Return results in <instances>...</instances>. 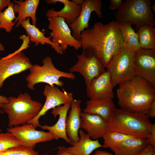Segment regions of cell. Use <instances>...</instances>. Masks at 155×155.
<instances>
[{
  "mask_svg": "<svg viewBox=\"0 0 155 155\" xmlns=\"http://www.w3.org/2000/svg\"><path fill=\"white\" fill-rule=\"evenodd\" d=\"M80 41L83 51L95 54L105 68L124 47L118 24L114 20L106 24L96 23L92 28L82 32Z\"/></svg>",
  "mask_w": 155,
  "mask_h": 155,
  "instance_id": "cell-1",
  "label": "cell"
},
{
  "mask_svg": "<svg viewBox=\"0 0 155 155\" xmlns=\"http://www.w3.org/2000/svg\"><path fill=\"white\" fill-rule=\"evenodd\" d=\"M119 85L116 95L121 108L133 113L148 115L155 100V86L137 76Z\"/></svg>",
  "mask_w": 155,
  "mask_h": 155,
  "instance_id": "cell-2",
  "label": "cell"
},
{
  "mask_svg": "<svg viewBox=\"0 0 155 155\" xmlns=\"http://www.w3.org/2000/svg\"><path fill=\"white\" fill-rule=\"evenodd\" d=\"M149 118L148 115L133 113L115 108L110 119L106 122V131L146 139L150 135L152 124Z\"/></svg>",
  "mask_w": 155,
  "mask_h": 155,
  "instance_id": "cell-3",
  "label": "cell"
},
{
  "mask_svg": "<svg viewBox=\"0 0 155 155\" xmlns=\"http://www.w3.org/2000/svg\"><path fill=\"white\" fill-rule=\"evenodd\" d=\"M8 98V102L2 109L8 115L9 127L28 123L37 115L43 106L40 102L33 100L26 92Z\"/></svg>",
  "mask_w": 155,
  "mask_h": 155,
  "instance_id": "cell-4",
  "label": "cell"
},
{
  "mask_svg": "<svg viewBox=\"0 0 155 155\" xmlns=\"http://www.w3.org/2000/svg\"><path fill=\"white\" fill-rule=\"evenodd\" d=\"M150 0H125L114 14L118 24L134 25L137 30L146 25L155 26L154 14L151 8Z\"/></svg>",
  "mask_w": 155,
  "mask_h": 155,
  "instance_id": "cell-5",
  "label": "cell"
},
{
  "mask_svg": "<svg viewBox=\"0 0 155 155\" xmlns=\"http://www.w3.org/2000/svg\"><path fill=\"white\" fill-rule=\"evenodd\" d=\"M42 63V65L37 64L33 65L29 69V73L26 76L25 80L27 82V87L30 90H34L35 85L40 83H46L51 86L56 85L62 87L64 83L59 80L60 78L63 77L71 80L75 78L73 73L62 71L57 69L50 56L44 58Z\"/></svg>",
  "mask_w": 155,
  "mask_h": 155,
  "instance_id": "cell-6",
  "label": "cell"
},
{
  "mask_svg": "<svg viewBox=\"0 0 155 155\" xmlns=\"http://www.w3.org/2000/svg\"><path fill=\"white\" fill-rule=\"evenodd\" d=\"M135 52L123 47L113 57L106 67L110 73L113 88L135 76Z\"/></svg>",
  "mask_w": 155,
  "mask_h": 155,
  "instance_id": "cell-7",
  "label": "cell"
},
{
  "mask_svg": "<svg viewBox=\"0 0 155 155\" xmlns=\"http://www.w3.org/2000/svg\"><path fill=\"white\" fill-rule=\"evenodd\" d=\"M78 60L69 69L70 72H78L83 77L86 86L105 70L97 56L89 51H84L77 55Z\"/></svg>",
  "mask_w": 155,
  "mask_h": 155,
  "instance_id": "cell-8",
  "label": "cell"
},
{
  "mask_svg": "<svg viewBox=\"0 0 155 155\" xmlns=\"http://www.w3.org/2000/svg\"><path fill=\"white\" fill-rule=\"evenodd\" d=\"M31 123L18 125L7 129V132L11 133L18 140L21 146L26 148L34 149L38 143L55 139L51 133L36 130Z\"/></svg>",
  "mask_w": 155,
  "mask_h": 155,
  "instance_id": "cell-9",
  "label": "cell"
},
{
  "mask_svg": "<svg viewBox=\"0 0 155 155\" xmlns=\"http://www.w3.org/2000/svg\"><path fill=\"white\" fill-rule=\"evenodd\" d=\"M48 28L51 31L49 34L52 41L58 44L63 52L69 46L72 47L78 50L81 47L80 40L75 39L72 36L69 25L64 18L60 16H53L48 18Z\"/></svg>",
  "mask_w": 155,
  "mask_h": 155,
  "instance_id": "cell-10",
  "label": "cell"
},
{
  "mask_svg": "<svg viewBox=\"0 0 155 155\" xmlns=\"http://www.w3.org/2000/svg\"><path fill=\"white\" fill-rule=\"evenodd\" d=\"M43 94L46 97L44 104L37 115L28 123L32 124L36 128L40 125L39 118L49 110L61 104L71 103L74 99L72 92L68 93L63 89L62 91L57 87L48 84L45 86Z\"/></svg>",
  "mask_w": 155,
  "mask_h": 155,
  "instance_id": "cell-11",
  "label": "cell"
},
{
  "mask_svg": "<svg viewBox=\"0 0 155 155\" xmlns=\"http://www.w3.org/2000/svg\"><path fill=\"white\" fill-rule=\"evenodd\" d=\"M134 65L135 75L155 86V49L141 48L135 52Z\"/></svg>",
  "mask_w": 155,
  "mask_h": 155,
  "instance_id": "cell-12",
  "label": "cell"
},
{
  "mask_svg": "<svg viewBox=\"0 0 155 155\" xmlns=\"http://www.w3.org/2000/svg\"><path fill=\"white\" fill-rule=\"evenodd\" d=\"M80 14L75 20L69 25L72 36L80 40L82 32L87 29L91 14L95 12L99 18L102 16V4L101 0H85L81 5Z\"/></svg>",
  "mask_w": 155,
  "mask_h": 155,
  "instance_id": "cell-13",
  "label": "cell"
},
{
  "mask_svg": "<svg viewBox=\"0 0 155 155\" xmlns=\"http://www.w3.org/2000/svg\"><path fill=\"white\" fill-rule=\"evenodd\" d=\"M33 65L22 52L10 57L0 59V89L5 81L9 77L29 69Z\"/></svg>",
  "mask_w": 155,
  "mask_h": 155,
  "instance_id": "cell-14",
  "label": "cell"
},
{
  "mask_svg": "<svg viewBox=\"0 0 155 155\" xmlns=\"http://www.w3.org/2000/svg\"><path fill=\"white\" fill-rule=\"evenodd\" d=\"M113 88L110 73L105 70L86 86V91L87 96L90 99H113Z\"/></svg>",
  "mask_w": 155,
  "mask_h": 155,
  "instance_id": "cell-15",
  "label": "cell"
},
{
  "mask_svg": "<svg viewBox=\"0 0 155 155\" xmlns=\"http://www.w3.org/2000/svg\"><path fill=\"white\" fill-rule=\"evenodd\" d=\"M71 103L69 102L59 105L52 109L51 113L55 118L59 116L57 121L54 125L49 126L46 125H40V128L43 130H47L52 133L55 136V140H57L61 138L70 144L71 142L68 137L66 130V120L67 113L70 108Z\"/></svg>",
  "mask_w": 155,
  "mask_h": 155,
  "instance_id": "cell-16",
  "label": "cell"
},
{
  "mask_svg": "<svg viewBox=\"0 0 155 155\" xmlns=\"http://www.w3.org/2000/svg\"><path fill=\"white\" fill-rule=\"evenodd\" d=\"M80 99H73L71 103V109L66 120V130L70 139V144H76L80 139L79 131L80 127V113L81 112Z\"/></svg>",
  "mask_w": 155,
  "mask_h": 155,
  "instance_id": "cell-17",
  "label": "cell"
},
{
  "mask_svg": "<svg viewBox=\"0 0 155 155\" xmlns=\"http://www.w3.org/2000/svg\"><path fill=\"white\" fill-rule=\"evenodd\" d=\"M80 127L93 140L102 137L106 131V121L100 116L82 112L80 113Z\"/></svg>",
  "mask_w": 155,
  "mask_h": 155,
  "instance_id": "cell-18",
  "label": "cell"
},
{
  "mask_svg": "<svg viewBox=\"0 0 155 155\" xmlns=\"http://www.w3.org/2000/svg\"><path fill=\"white\" fill-rule=\"evenodd\" d=\"M48 4H56L60 2L64 5L63 7L59 11H56L53 9H48L46 16L49 18L60 16L64 18L66 23L69 25L73 23L79 16L81 9V5L76 4L72 1L68 0H46Z\"/></svg>",
  "mask_w": 155,
  "mask_h": 155,
  "instance_id": "cell-19",
  "label": "cell"
},
{
  "mask_svg": "<svg viewBox=\"0 0 155 155\" xmlns=\"http://www.w3.org/2000/svg\"><path fill=\"white\" fill-rule=\"evenodd\" d=\"M14 11L18 13L14 22L15 27L17 28L20 25V22L28 18H30L32 24L36 26L37 19L36 12L40 2L39 0H26L23 1L14 0Z\"/></svg>",
  "mask_w": 155,
  "mask_h": 155,
  "instance_id": "cell-20",
  "label": "cell"
},
{
  "mask_svg": "<svg viewBox=\"0 0 155 155\" xmlns=\"http://www.w3.org/2000/svg\"><path fill=\"white\" fill-rule=\"evenodd\" d=\"M113 99L108 98L99 99H90L86 103V106L83 112L99 115L106 122L110 119L115 105Z\"/></svg>",
  "mask_w": 155,
  "mask_h": 155,
  "instance_id": "cell-21",
  "label": "cell"
},
{
  "mask_svg": "<svg viewBox=\"0 0 155 155\" xmlns=\"http://www.w3.org/2000/svg\"><path fill=\"white\" fill-rule=\"evenodd\" d=\"M30 18L22 20L20 25L26 30L29 38L30 41L33 42L35 46L39 44L44 45L45 44L50 45L58 54H63V51L59 45L53 42L50 38L51 37L46 36L45 33L40 31L36 26L30 23Z\"/></svg>",
  "mask_w": 155,
  "mask_h": 155,
  "instance_id": "cell-22",
  "label": "cell"
},
{
  "mask_svg": "<svg viewBox=\"0 0 155 155\" xmlns=\"http://www.w3.org/2000/svg\"><path fill=\"white\" fill-rule=\"evenodd\" d=\"M80 139L75 145L71 147H65L66 150L73 155H90L95 149L102 147L98 139L92 140L82 129L79 131Z\"/></svg>",
  "mask_w": 155,
  "mask_h": 155,
  "instance_id": "cell-23",
  "label": "cell"
},
{
  "mask_svg": "<svg viewBox=\"0 0 155 155\" xmlns=\"http://www.w3.org/2000/svg\"><path fill=\"white\" fill-rule=\"evenodd\" d=\"M148 144L146 139L131 137L111 149L115 155H137Z\"/></svg>",
  "mask_w": 155,
  "mask_h": 155,
  "instance_id": "cell-24",
  "label": "cell"
},
{
  "mask_svg": "<svg viewBox=\"0 0 155 155\" xmlns=\"http://www.w3.org/2000/svg\"><path fill=\"white\" fill-rule=\"evenodd\" d=\"M118 25L123 41V47L134 52L140 49L138 34L132 25L127 23L118 24Z\"/></svg>",
  "mask_w": 155,
  "mask_h": 155,
  "instance_id": "cell-25",
  "label": "cell"
},
{
  "mask_svg": "<svg viewBox=\"0 0 155 155\" xmlns=\"http://www.w3.org/2000/svg\"><path fill=\"white\" fill-rule=\"evenodd\" d=\"M137 31L141 48L155 49V28L154 26L145 25L138 28Z\"/></svg>",
  "mask_w": 155,
  "mask_h": 155,
  "instance_id": "cell-26",
  "label": "cell"
},
{
  "mask_svg": "<svg viewBox=\"0 0 155 155\" xmlns=\"http://www.w3.org/2000/svg\"><path fill=\"white\" fill-rule=\"evenodd\" d=\"M16 18L14 3L11 2L3 12H0V29L5 30L7 32H11L15 24L13 21Z\"/></svg>",
  "mask_w": 155,
  "mask_h": 155,
  "instance_id": "cell-27",
  "label": "cell"
},
{
  "mask_svg": "<svg viewBox=\"0 0 155 155\" xmlns=\"http://www.w3.org/2000/svg\"><path fill=\"white\" fill-rule=\"evenodd\" d=\"M133 136L120 133L106 131L102 138L104 140L102 147L111 149L125 140Z\"/></svg>",
  "mask_w": 155,
  "mask_h": 155,
  "instance_id": "cell-28",
  "label": "cell"
},
{
  "mask_svg": "<svg viewBox=\"0 0 155 155\" xmlns=\"http://www.w3.org/2000/svg\"><path fill=\"white\" fill-rule=\"evenodd\" d=\"M20 146L19 141L11 133L8 132L0 133V152Z\"/></svg>",
  "mask_w": 155,
  "mask_h": 155,
  "instance_id": "cell-29",
  "label": "cell"
},
{
  "mask_svg": "<svg viewBox=\"0 0 155 155\" xmlns=\"http://www.w3.org/2000/svg\"><path fill=\"white\" fill-rule=\"evenodd\" d=\"M0 155H39L33 149L21 146H16L0 152Z\"/></svg>",
  "mask_w": 155,
  "mask_h": 155,
  "instance_id": "cell-30",
  "label": "cell"
},
{
  "mask_svg": "<svg viewBox=\"0 0 155 155\" xmlns=\"http://www.w3.org/2000/svg\"><path fill=\"white\" fill-rule=\"evenodd\" d=\"M148 144L155 147V124H152L151 128L150 134L149 137L146 139Z\"/></svg>",
  "mask_w": 155,
  "mask_h": 155,
  "instance_id": "cell-31",
  "label": "cell"
},
{
  "mask_svg": "<svg viewBox=\"0 0 155 155\" xmlns=\"http://www.w3.org/2000/svg\"><path fill=\"white\" fill-rule=\"evenodd\" d=\"M109 9L111 10L119 9L121 7L123 1L122 0H110Z\"/></svg>",
  "mask_w": 155,
  "mask_h": 155,
  "instance_id": "cell-32",
  "label": "cell"
},
{
  "mask_svg": "<svg viewBox=\"0 0 155 155\" xmlns=\"http://www.w3.org/2000/svg\"><path fill=\"white\" fill-rule=\"evenodd\" d=\"M155 149V147L150 144H148L137 155H152Z\"/></svg>",
  "mask_w": 155,
  "mask_h": 155,
  "instance_id": "cell-33",
  "label": "cell"
},
{
  "mask_svg": "<svg viewBox=\"0 0 155 155\" xmlns=\"http://www.w3.org/2000/svg\"><path fill=\"white\" fill-rule=\"evenodd\" d=\"M148 115L151 118L155 117V100L152 103Z\"/></svg>",
  "mask_w": 155,
  "mask_h": 155,
  "instance_id": "cell-34",
  "label": "cell"
},
{
  "mask_svg": "<svg viewBox=\"0 0 155 155\" xmlns=\"http://www.w3.org/2000/svg\"><path fill=\"white\" fill-rule=\"evenodd\" d=\"M57 155H73L67 152L65 149V147L61 146L58 148Z\"/></svg>",
  "mask_w": 155,
  "mask_h": 155,
  "instance_id": "cell-35",
  "label": "cell"
},
{
  "mask_svg": "<svg viewBox=\"0 0 155 155\" xmlns=\"http://www.w3.org/2000/svg\"><path fill=\"white\" fill-rule=\"evenodd\" d=\"M8 102L7 97L5 96L0 95V109L2 108L3 106Z\"/></svg>",
  "mask_w": 155,
  "mask_h": 155,
  "instance_id": "cell-36",
  "label": "cell"
},
{
  "mask_svg": "<svg viewBox=\"0 0 155 155\" xmlns=\"http://www.w3.org/2000/svg\"><path fill=\"white\" fill-rule=\"evenodd\" d=\"M10 2V0H0V12L7 6Z\"/></svg>",
  "mask_w": 155,
  "mask_h": 155,
  "instance_id": "cell-37",
  "label": "cell"
},
{
  "mask_svg": "<svg viewBox=\"0 0 155 155\" xmlns=\"http://www.w3.org/2000/svg\"><path fill=\"white\" fill-rule=\"evenodd\" d=\"M93 155H113L112 154L104 151L97 150Z\"/></svg>",
  "mask_w": 155,
  "mask_h": 155,
  "instance_id": "cell-38",
  "label": "cell"
},
{
  "mask_svg": "<svg viewBox=\"0 0 155 155\" xmlns=\"http://www.w3.org/2000/svg\"><path fill=\"white\" fill-rule=\"evenodd\" d=\"M84 0H72L73 2L76 4L79 5H81L83 2Z\"/></svg>",
  "mask_w": 155,
  "mask_h": 155,
  "instance_id": "cell-39",
  "label": "cell"
},
{
  "mask_svg": "<svg viewBox=\"0 0 155 155\" xmlns=\"http://www.w3.org/2000/svg\"><path fill=\"white\" fill-rule=\"evenodd\" d=\"M5 50V48L4 46L0 42V51H3Z\"/></svg>",
  "mask_w": 155,
  "mask_h": 155,
  "instance_id": "cell-40",
  "label": "cell"
},
{
  "mask_svg": "<svg viewBox=\"0 0 155 155\" xmlns=\"http://www.w3.org/2000/svg\"><path fill=\"white\" fill-rule=\"evenodd\" d=\"M151 9L153 11H154V12H155V4H154H154L153 5H152V6H151Z\"/></svg>",
  "mask_w": 155,
  "mask_h": 155,
  "instance_id": "cell-41",
  "label": "cell"
},
{
  "mask_svg": "<svg viewBox=\"0 0 155 155\" xmlns=\"http://www.w3.org/2000/svg\"><path fill=\"white\" fill-rule=\"evenodd\" d=\"M4 113L3 110L2 109H0V113L3 114Z\"/></svg>",
  "mask_w": 155,
  "mask_h": 155,
  "instance_id": "cell-42",
  "label": "cell"
},
{
  "mask_svg": "<svg viewBox=\"0 0 155 155\" xmlns=\"http://www.w3.org/2000/svg\"><path fill=\"white\" fill-rule=\"evenodd\" d=\"M152 155H155V149L154 150Z\"/></svg>",
  "mask_w": 155,
  "mask_h": 155,
  "instance_id": "cell-43",
  "label": "cell"
},
{
  "mask_svg": "<svg viewBox=\"0 0 155 155\" xmlns=\"http://www.w3.org/2000/svg\"><path fill=\"white\" fill-rule=\"evenodd\" d=\"M2 131V130L0 129V132Z\"/></svg>",
  "mask_w": 155,
  "mask_h": 155,
  "instance_id": "cell-44",
  "label": "cell"
}]
</instances>
